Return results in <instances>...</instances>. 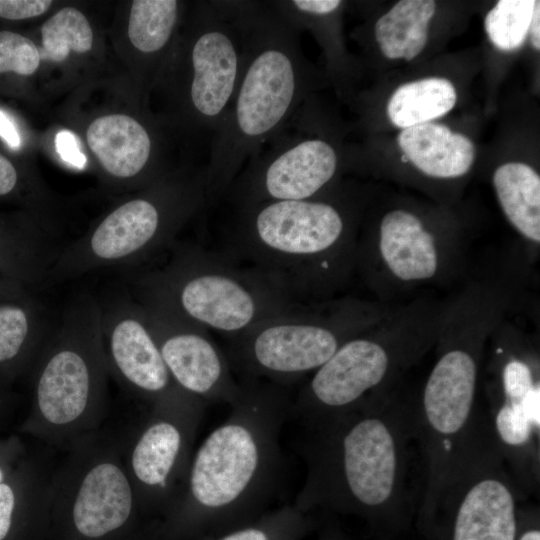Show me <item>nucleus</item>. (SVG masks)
I'll return each instance as SVG.
<instances>
[{
    "mask_svg": "<svg viewBox=\"0 0 540 540\" xmlns=\"http://www.w3.org/2000/svg\"><path fill=\"white\" fill-rule=\"evenodd\" d=\"M291 404L284 386L251 378L241 382L227 418L192 455L167 512L172 533L214 537L266 513L283 472L280 434Z\"/></svg>",
    "mask_w": 540,
    "mask_h": 540,
    "instance_id": "1",
    "label": "nucleus"
},
{
    "mask_svg": "<svg viewBox=\"0 0 540 540\" xmlns=\"http://www.w3.org/2000/svg\"><path fill=\"white\" fill-rule=\"evenodd\" d=\"M514 293L510 281L488 276L470 280L448 299L435 360L412 400L425 508L488 423L477 403L482 361L488 341L514 306Z\"/></svg>",
    "mask_w": 540,
    "mask_h": 540,
    "instance_id": "2",
    "label": "nucleus"
},
{
    "mask_svg": "<svg viewBox=\"0 0 540 540\" xmlns=\"http://www.w3.org/2000/svg\"><path fill=\"white\" fill-rule=\"evenodd\" d=\"M304 428L297 449L306 476L293 504L299 510L376 514L411 496L410 447L417 440L412 400L398 390Z\"/></svg>",
    "mask_w": 540,
    "mask_h": 540,
    "instance_id": "3",
    "label": "nucleus"
},
{
    "mask_svg": "<svg viewBox=\"0 0 540 540\" xmlns=\"http://www.w3.org/2000/svg\"><path fill=\"white\" fill-rule=\"evenodd\" d=\"M241 21L240 75L212 136L206 167V205L212 208L248 160L294 116L310 87L298 30L272 1H241Z\"/></svg>",
    "mask_w": 540,
    "mask_h": 540,
    "instance_id": "4",
    "label": "nucleus"
},
{
    "mask_svg": "<svg viewBox=\"0 0 540 540\" xmlns=\"http://www.w3.org/2000/svg\"><path fill=\"white\" fill-rule=\"evenodd\" d=\"M227 257L296 302L335 298L355 276L358 236L336 202L321 195L236 208Z\"/></svg>",
    "mask_w": 540,
    "mask_h": 540,
    "instance_id": "5",
    "label": "nucleus"
},
{
    "mask_svg": "<svg viewBox=\"0 0 540 540\" xmlns=\"http://www.w3.org/2000/svg\"><path fill=\"white\" fill-rule=\"evenodd\" d=\"M109 378L100 301L83 292L64 309L31 367L29 407L17 434L65 451L108 420Z\"/></svg>",
    "mask_w": 540,
    "mask_h": 540,
    "instance_id": "6",
    "label": "nucleus"
},
{
    "mask_svg": "<svg viewBox=\"0 0 540 540\" xmlns=\"http://www.w3.org/2000/svg\"><path fill=\"white\" fill-rule=\"evenodd\" d=\"M447 303L421 296L397 304L312 373L292 401L290 418L308 425L395 390L403 375L434 348Z\"/></svg>",
    "mask_w": 540,
    "mask_h": 540,
    "instance_id": "7",
    "label": "nucleus"
},
{
    "mask_svg": "<svg viewBox=\"0 0 540 540\" xmlns=\"http://www.w3.org/2000/svg\"><path fill=\"white\" fill-rule=\"evenodd\" d=\"M163 263L130 272L136 297L231 339L296 303L256 270L198 244L174 243Z\"/></svg>",
    "mask_w": 540,
    "mask_h": 540,
    "instance_id": "8",
    "label": "nucleus"
},
{
    "mask_svg": "<svg viewBox=\"0 0 540 540\" xmlns=\"http://www.w3.org/2000/svg\"><path fill=\"white\" fill-rule=\"evenodd\" d=\"M395 306L354 297L299 302L231 338L230 359L245 378L285 386L316 371Z\"/></svg>",
    "mask_w": 540,
    "mask_h": 540,
    "instance_id": "9",
    "label": "nucleus"
},
{
    "mask_svg": "<svg viewBox=\"0 0 540 540\" xmlns=\"http://www.w3.org/2000/svg\"><path fill=\"white\" fill-rule=\"evenodd\" d=\"M206 205V170L194 181L128 200L93 229L64 245L45 285L102 269L137 268L165 253L182 224Z\"/></svg>",
    "mask_w": 540,
    "mask_h": 540,
    "instance_id": "10",
    "label": "nucleus"
},
{
    "mask_svg": "<svg viewBox=\"0 0 540 540\" xmlns=\"http://www.w3.org/2000/svg\"><path fill=\"white\" fill-rule=\"evenodd\" d=\"M467 245L427 228L415 214L393 209L373 234L358 237L355 275L378 298H392L422 288L447 285L467 269Z\"/></svg>",
    "mask_w": 540,
    "mask_h": 540,
    "instance_id": "11",
    "label": "nucleus"
},
{
    "mask_svg": "<svg viewBox=\"0 0 540 540\" xmlns=\"http://www.w3.org/2000/svg\"><path fill=\"white\" fill-rule=\"evenodd\" d=\"M207 404L187 396L122 426L123 463L140 511L168 512L187 476Z\"/></svg>",
    "mask_w": 540,
    "mask_h": 540,
    "instance_id": "12",
    "label": "nucleus"
},
{
    "mask_svg": "<svg viewBox=\"0 0 540 540\" xmlns=\"http://www.w3.org/2000/svg\"><path fill=\"white\" fill-rule=\"evenodd\" d=\"M520 495L488 425L452 468L428 509H450V540H516Z\"/></svg>",
    "mask_w": 540,
    "mask_h": 540,
    "instance_id": "13",
    "label": "nucleus"
},
{
    "mask_svg": "<svg viewBox=\"0 0 540 540\" xmlns=\"http://www.w3.org/2000/svg\"><path fill=\"white\" fill-rule=\"evenodd\" d=\"M338 155L326 140L302 132L293 116L251 157L223 200L235 208L320 196L335 178Z\"/></svg>",
    "mask_w": 540,
    "mask_h": 540,
    "instance_id": "14",
    "label": "nucleus"
},
{
    "mask_svg": "<svg viewBox=\"0 0 540 540\" xmlns=\"http://www.w3.org/2000/svg\"><path fill=\"white\" fill-rule=\"evenodd\" d=\"M243 57L241 1L202 5L186 50V103L196 124L212 136L233 98Z\"/></svg>",
    "mask_w": 540,
    "mask_h": 540,
    "instance_id": "15",
    "label": "nucleus"
},
{
    "mask_svg": "<svg viewBox=\"0 0 540 540\" xmlns=\"http://www.w3.org/2000/svg\"><path fill=\"white\" fill-rule=\"evenodd\" d=\"M101 334L109 375L145 408L192 396L172 379L136 297L100 301Z\"/></svg>",
    "mask_w": 540,
    "mask_h": 540,
    "instance_id": "16",
    "label": "nucleus"
},
{
    "mask_svg": "<svg viewBox=\"0 0 540 540\" xmlns=\"http://www.w3.org/2000/svg\"><path fill=\"white\" fill-rule=\"evenodd\" d=\"M137 299L145 309L151 332L174 382L207 405L233 404L241 393V383L234 379L228 358L208 331L151 302Z\"/></svg>",
    "mask_w": 540,
    "mask_h": 540,
    "instance_id": "17",
    "label": "nucleus"
},
{
    "mask_svg": "<svg viewBox=\"0 0 540 540\" xmlns=\"http://www.w3.org/2000/svg\"><path fill=\"white\" fill-rule=\"evenodd\" d=\"M56 452L36 442L0 482V540H23L50 514Z\"/></svg>",
    "mask_w": 540,
    "mask_h": 540,
    "instance_id": "18",
    "label": "nucleus"
},
{
    "mask_svg": "<svg viewBox=\"0 0 540 540\" xmlns=\"http://www.w3.org/2000/svg\"><path fill=\"white\" fill-rule=\"evenodd\" d=\"M54 326L31 294L0 300V388L27 378Z\"/></svg>",
    "mask_w": 540,
    "mask_h": 540,
    "instance_id": "19",
    "label": "nucleus"
},
{
    "mask_svg": "<svg viewBox=\"0 0 540 540\" xmlns=\"http://www.w3.org/2000/svg\"><path fill=\"white\" fill-rule=\"evenodd\" d=\"M86 139L103 169L121 180L140 175L152 153L148 130L136 119L124 114L95 119L87 129Z\"/></svg>",
    "mask_w": 540,
    "mask_h": 540,
    "instance_id": "20",
    "label": "nucleus"
},
{
    "mask_svg": "<svg viewBox=\"0 0 540 540\" xmlns=\"http://www.w3.org/2000/svg\"><path fill=\"white\" fill-rule=\"evenodd\" d=\"M398 144L404 155L423 174L439 179L466 174L474 161V145L463 134L438 123L403 129Z\"/></svg>",
    "mask_w": 540,
    "mask_h": 540,
    "instance_id": "21",
    "label": "nucleus"
},
{
    "mask_svg": "<svg viewBox=\"0 0 540 540\" xmlns=\"http://www.w3.org/2000/svg\"><path fill=\"white\" fill-rule=\"evenodd\" d=\"M493 185L503 213L518 234L536 249L540 245V176L529 165L499 166Z\"/></svg>",
    "mask_w": 540,
    "mask_h": 540,
    "instance_id": "22",
    "label": "nucleus"
},
{
    "mask_svg": "<svg viewBox=\"0 0 540 540\" xmlns=\"http://www.w3.org/2000/svg\"><path fill=\"white\" fill-rule=\"evenodd\" d=\"M63 247L44 234L0 228V279L28 290L44 286Z\"/></svg>",
    "mask_w": 540,
    "mask_h": 540,
    "instance_id": "23",
    "label": "nucleus"
},
{
    "mask_svg": "<svg viewBox=\"0 0 540 540\" xmlns=\"http://www.w3.org/2000/svg\"><path fill=\"white\" fill-rule=\"evenodd\" d=\"M456 100V90L449 80L424 78L400 86L388 102L387 114L395 126L406 129L445 115Z\"/></svg>",
    "mask_w": 540,
    "mask_h": 540,
    "instance_id": "24",
    "label": "nucleus"
},
{
    "mask_svg": "<svg viewBox=\"0 0 540 540\" xmlns=\"http://www.w3.org/2000/svg\"><path fill=\"white\" fill-rule=\"evenodd\" d=\"M176 0H134L128 21V37L136 50L157 54L170 42L179 17Z\"/></svg>",
    "mask_w": 540,
    "mask_h": 540,
    "instance_id": "25",
    "label": "nucleus"
},
{
    "mask_svg": "<svg viewBox=\"0 0 540 540\" xmlns=\"http://www.w3.org/2000/svg\"><path fill=\"white\" fill-rule=\"evenodd\" d=\"M41 60L64 61L71 52L86 53L93 45L92 28L84 14L65 7L50 17L41 28Z\"/></svg>",
    "mask_w": 540,
    "mask_h": 540,
    "instance_id": "26",
    "label": "nucleus"
},
{
    "mask_svg": "<svg viewBox=\"0 0 540 540\" xmlns=\"http://www.w3.org/2000/svg\"><path fill=\"white\" fill-rule=\"evenodd\" d=\"M309 525L307 513L294 505L266 512L256 520L212 540H299Z\"/></svg>",
    "mask_w": 540,
    "mask_h": 540,
    "instance_id": "27",
    "label": "nucleus"
},
{
    "mask_svg": "<svg viewBox=\"0 0 540 540\" xmlns=\"http://www.w3.org/2000/svg\"><path fill=\"white\" fill-rule=\"evenodd\" d=\"M535 0H500L485 17V30L500 50L511 51L525 41Z\"/></svg>",
    "mask_w": 540,
    "mask_h": 540,
    "instance_id": "28",
    "label": "nucleus"
},
{
    "mask_svg": "<svg viewBox=\"0 0 540 540\" xmlns=\"http://www.w3.org/2000/svg\"><path fill=\"white\" fill-rule=\"evenodd\" d=\"M423 0L399 1L375 24V38L381 52L390 59L403 58L409 43L410 32L420 24L428 23L420 19Z\"/></svg>",
    "mask_w": 540,
    "mask_h": 540,
    "instance_id": "29",
    "label": "nucleus"
},
{
    "mask_svg": "<svg viewBox=\"0 0 540 540\" xmlns=\"http://www.w3.org/2000/svg\"><path fill=\"white\" fill-rule=\"evenodd\" d=\"M40 52L29 38L11 31H0V73L15 72L23 76L35 73Z\"/></svg>",
    "mask_w": 540,
    "mask_h": 540,
    "instance_id": "30",
    "label": "nucleus"
},
{
    "mask_svg": "<svg viewBox=\"0 0 540 540\" xmlns=\"http://www.w3.org/2000/svg\"><path fill=\"white\" fill-rule=\"evenodd\" d=\"M28 447L22 436L17 433L0 436V482L17 466Z\"/></svg>",
    "mask_w": 540,
    "mask_h": 540,
    "instance_id": "31",
    "label": "nucleus"
},
{
    "mask_svg": "<svg viewBox=\"0 0 540 540\" xmlns=\"http://www.w3.org/2000/svg\"><path fill=\"white\" fill-rule=\"evenodd\" d=\"M50 0H0V17L9 20H22L45 13Z\"/></svg>",
    "mask_w": 540,
    "mask_h": 540,
    "instance_id": "32",
    "label": "nucleus"
},
{
    "mask_svg": "<svg viewBox=\"0 0 540 540\" xmlns=\"http://www.w3.org/2000/svg\"><path fill=\"white\" fill-rule=\"evenodd\" d=\"M55 147L63 161L79 169L84 168L86 157L81 152L76 136L67 130L57 133Z\"/></svg>",
    "mask_w": 540,
    "mask_h": 540,
    "instance_id": "33",
    "label": "nucleus"
},
{
    "mask_svg": "<svg viewBox=\"0 0 540 540\" xmlns=\"http://www.w3.org/2000/svg\"><path fill=\"white\" fill-rule=\"evenodd\" d=\"M19 405V396L13 390L0 388V436L9 427Z\"/></svg>",
    "mask_w": 540,
    "mask_h": 540,
    "instance_id": "34",
    "label": "nucleus"
},
{
    "mask_svg": "<svg viewBox=\"0 0 540 540\" xmlns=\"http://www.w3.org/2000/svg\"><path fill=\"white\" fill-rule=\"evenodd\" d=\"M18 172L14 165L0 154V196L12 193L18 184Z\"/></svg>",
    "mask_w": 540,
    "mask_h": 540,
    "instance_id": "35",
    "label": "nucleus"
},
{
    "mask_svg": "<svg viewBox=\"0 0 540 540\" xmlns=\"http://www.w3.org/2000/svg\"><path fill=\"white\" fill-rule=\"evenodd\" d=\"M0 137L6 142V144L12 148L17 149L21 145V138L15 123L10 116L0 109Z\"/></svg>",
    "mask_w": 540,
    "mask_h": 540,
    "instance_id": "36",
    "label": "nucleus"
},
{
    "mask_svg": "<svg viewBox=\"0 0 540 540\" xmlns=\"http://www.w3.org/2000/svg\"><path fill=\"white\" fill-rule=\"evenodd\" d=\"M30 290L11 281L0 279V300L15 299L26 296Z\"/></svg>",
    "mask_w": 540,
    "mask_h": 540,
    "instance_id": "37",
    "label": "nucleus"
},
{
    "mask_svg": "<svg viewBox=\"0 0 540 540\" xmlns=\"http://www.w3.org/2000/svg\"><path fill=\"white\" fill-rule=\"evenodd\" d=\"M530 40L536 50L540 49V2L536 1L530 26Z\"/></svg>",
    "mask_w": 540,
    "mask_h": 540,
    "instance_id": "38",
    "label": "nucleus"
},
{
    "mask_svg": "<svg viewBox=\"0 0 540 540\" xmlns=\"http://www.w3.org/2000/svg\"><path fill=\"white\" fill-rule=\"evenodd\" d=\"M519 540H540L539 529L532 528L522 533Z\"/></svg>",
    "mask_w": 540,
    "mask_h": 540,
    "instance_id": "39",
    "label": "nucleus"
},
{
    "mask_svg": "<svg viewBox=\"0 0 540 540\" xmlns=\"http://www.w3.org/2000/svg\"><path fill=\"white\" fill-rule=\"evenodd\" d=\"M401 161L402 162H408V158L405 155H403V156H401Z\"/></svg>",
    "mask_w": 540,
    "mask_h": 540,
    "instance_id": "40",
    "label": "nucleus"
}]
</instances>
